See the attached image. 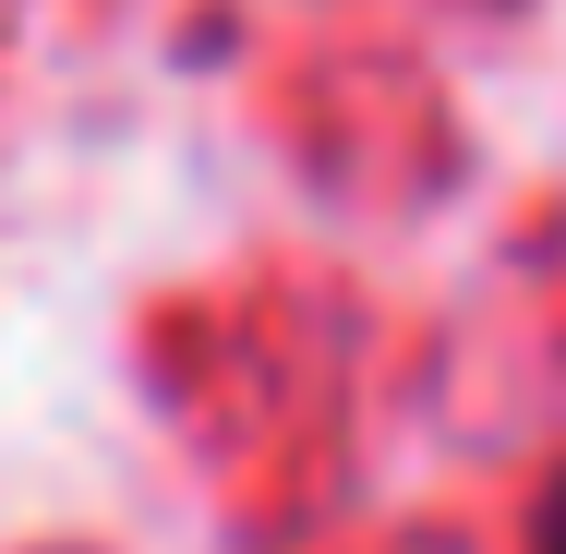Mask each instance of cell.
I'll return each mask as SVG.
<instances>
[{"mask_svg": "<svg viewBox=\"0 0 566 554\" xmlns=\"http://www.w3.org/2000/svg\"><path fill=\"white\" fill-rule=\"evenodd\" d=\"M531 554H566V482L543 494V519H531Z\"/></svg>", "mask_w": 566, "mask_h": 554, "instance_id": "obj_1", "label": "cell"}]
</instances>
